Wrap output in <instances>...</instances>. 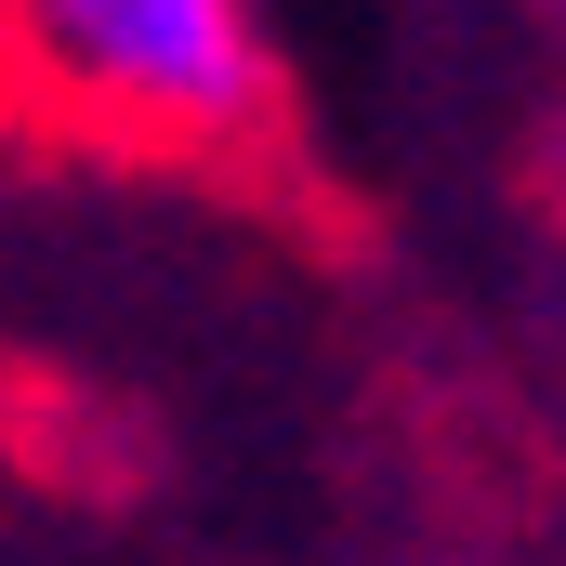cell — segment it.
Returning a JSON list of instances; mask_svg holds the SVG:
<instances>
[{"label": "cell", "instance_id": "obj_1", "mask_svg": "<svg viewBox=\"0 0 566 566\" xmlns=\"http://www.w3.org/2000/svg\"><path fill=\"white\" fill-rule=\"evenodd\" d=\"M0 80L133 158H238L277 133L264 0H0Z\"/></svg>", "mask_w": 566, "mask_h": 566}, {"label": "cell", "instance_id": "obj_2", "mask_svg": "<svg viewBox=\"0 0 566 566\" xmlns=\"http://www.w3.org/2000/svg\"><path fill=\"white\" fill-rule=\"evenodd\" d=\"M541 13H554V27H566V0H541Z\"/></svg>", "mask_w": 566, "mask_h": 566}]
</instances>
